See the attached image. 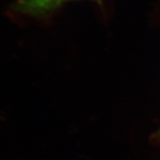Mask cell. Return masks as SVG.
I'll use <instances>...</instances> for the list:
<instances>
[{
    "mask_svg": "<svg viewBox=\"0 0 160 160\" xmlns=\"http://www.w3.org/2000/svg\"><path fill=\"white\" fill-rule=\"evenodd\" d=\"M69 1L72 0H18L12 4V10L26 16L43 17Z\"/></svg>",
    "mask_w": 160,
    "mask_h": 160,
    "instance_id": "obj_1",
    "label": "cell"
}]
</instances>
